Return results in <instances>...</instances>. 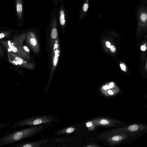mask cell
I'll return each mask as SVG.
<instances>
[{"mask_svg":"<svg viewBox=\"0 0 147 147\" xmlns=\"http://www.w3.org/2000/svg\"><path fill=\"white\" fill-rule=\"evenodd\" d=\"M24 50L26 52L28 55L30 54V50L26 46H23V47Z\"/></svg>","mask_w":147,"mask_h":147,"instance_id":"cell-16","label":"cell"},{"mask_svg":"<svg viewBox=\"0 0 147 147\" xmlns=\"http://www.w3.org/2000/svg\"><path fill=\"white\" fill-rule=\"evenodd\" d=\"M108 93L110 95H113V92L111 90H109L108 91Z\"/></svg>","mask_w":147,"mask_h":147,"instance_id":"cell-24","label":"cell"},{"mask_svg":"<svg viewBox=\"0 0 147 147\" xmlns=\"http://www.w3.org/2000/svg\"><path fill=\"white\" fill-rule=\"evenodd\" d=\"M87 2H85L82 6V9L84 13H86L88 8V5Z\"/></svg>","mask_w":147,"mask_h":147,"instance_id":"cell-12","label":"cell"},{"mask_svg":"<svg viewBox=\"0 0 147 147\" xmlns=\"http://www.w3.org/2000/svg\"><path fill=\"white\" fill-rule=\"evenodd\" d=\"M74 130V129L72 127H70L67 128L65 131L67 133L69 134L73 132Z\"/></svg>","mask_w":147,"mask_h":147,"instance_id":"cell-13","label":"cell"},{"mask_svg":"<svg viewBox=\"0 0 147 147\" xmlns=\"http://www.w3.org/2000/svg\"><path fill=\"white\" fill-rule=\"evenodd\" d=\"M120 67L121 69L124 71H126V67L123 64H120Z\"/></svg>","mask_w":147,"mask_h":147,"instance_id":"cell-19","label":"cell"},{"mask_svg":"<svg viewBox=\"0 0 147 147\" xmlns=\"http://www.w3.org/2000/svg\"><path fill=\"white\" fill-rule=\"evenodd\" d=\"M14 2L17 24L18 26L21 27L25 22L24 0H14Z\"/></svg>","mask_w":147,"mask_h":147,"instance_id":"cell-6","label":"cell"},{"mask_svg":"<svg viewBox=\"0 0 147 147\" xmlns=\"http://www.w3.org/2000/svg\"><path fill=\"white\" fill-rule=\"evenodd\" d=\"M147 30V8L142 6L139 9L138 13L137 30L141 34L142 30L146 31Z\"/></svg>","mask_w":147,"mask_h":147,"instance_id":"cell-7","label":"cell"},{"mask_svg":"<svg viewBox=\"0 0 147 147\" xmlns=\"http://www.w3.org/2000/svg\"><path fill=\"white\" fill-rule=\"evenodd\" d=\"M57 142L56 138L52 136L40 140L20 142L12 145L11 147H52L55 146Z\"/></svg>","mask_w":147,"mask_h":147,"instance_id":"cell-4","label":"cell"},{"mask_svg":"<svg viewBox=\"0 0 147 147\" xmlns=\"http://www.w3.org/2000/svg\"><path fill=\"white\" fill-rule=\"evenodd\" d=\"M109 123V122L107 120L105 119H102L100 122V124L102 125L108 124Z\"/></svg>","mask_w":147,"mask_h":147,"instance_id":"cell-14","label":"cell"},{"mask_svg":"<svg viewBox=\"0 0 147 147\" xmlns=\"http://www.w3.org/2000/svg\"><path fill=\"white\" fill-rule=\"evenodd\" d=\"M57 122V119L54 115H37L21 119L13 122L9 128L15 129L20 128L44 124H53Z\"/></svg>","mask_w":147,"mask_h":147,"instance_id":"cell-2","label":"cell"},{"mask_svg":"<svg viewBox=\"0 0 147 147\" xmlns=\"http://www.w3.org/2000/svg\"><path fill=\"white\" fill-rule=\"evenodd\" d=\"M7 54L9 60L12 64L30 69L35 68V65L34 63L28 62L12 52L7 51Z\"/></svg>","mask_w":147,"mask_h":147,"instance_id":"cell-5","label":"cell"},{"mask_svg":"<svg viewBox=\"0 0 147 147\" xmlns=\"http://www.w3.org/2000/svg\"><path fill=\"white\" fill-rule=\"evenodd\" d=\"M144 71L147 72V61L144 68Z\"/></svg>","mask_w":147,"mask_h":147,"instance_id":"cell-25","label":"cell"},{"mask_svg":"<svg viewBox=\"0 0 147 147\" xmlns=\"http://www.w3.org/2000/svg\"><path fill=\"white\" fill-rule=\"evenodd\" d=\"M92 121H89L86 123V125L87 127H90L92 125Z\"/></svg>","mask_w":147,"mask_h":147,"instance_id":"cell-20","label":"cell"},{"mask_svg":"<svg viewBox=\"0 0 147 147\" xmlns=\"http://www.w3.org/2000/svg\"><path fill=\"white\" fill-rule=\"evenodd\" d=\"M114 83L113 82L110 83L109 84V86L110 88H112L114 86Z\"/></svg>","mask_w":147,"mask_h":147,"instance_id":"cell-23","label":"cell"},{"mask_svg":"<svg viewBox=\"0 0 147 147\" xmlns=\"http://www.w3.org/2000/svg\"><path fill=\"white\" fill-rule=\"evenodd\" d=\"M53 124H47L7 131L0 138V146L12 145L41 133Z\"/></svg>","mask_w":147,"mask_h":147,"instance_id":"cell-1","label":"cell"},{"mask_svg":"<svg viewBox=\"0 0 147 147\" xmlns=\"http://www.w3.org/2000/svg\"><path fill=\"white\" fill-rule=\"evenodd\" d=\"M26 32L13 36L12 40H0L1 43L8 52H11L27 61H30L31 58L30 55L23 49V42L26 38Z\"/></svg>","mask_w":147,"mask_h":147,"instance_id":"cell-3","label":"cell"},{"mask_svg":"<svg viewBox=\"0 0 147 147\" xmlns=\"http://www.w3.org/2000/svg\"><path fill=\"white\" fill-rule=\"evenodd\" d=\"M26 43L33 51L36 53L39 52V45L35 34L32 31H29L26 36Z\"/></svg>","mask_w":147,"mask_h":147,"instance_id":"cell-8","label":"cell"},{"mask_svg":"<svg viewBox=\"0 0 147 147\" xmlns=\"http://www.w3.org/2000/svg\"><path fill=\"white\" fill-rule=\"evenodd\" d=\"M102 88L105 90H106L107 89H110V87L109 86L107 85H106L105 86H103L102 87Z\"/></svg>","mask_w":147,"mask_h":147,"instance_id":"cell-21","label":"cell"},{"mask_svg":"<svg viewBox=\"0 0 147 147\" xmlns=\"http://www.w3.org/2000/svg\"><path fill=\"white\" fill-rule=\"evenodd\" d=\"M147 48L146 44H144L142 45L140 47V49L141 51H145L146 50Z\"/></svg>","mask_w":147,"mask_h":147,"instance_id":"cell-17","label":"cell"},{"mask_svg":"<svg viewBox=\"0 0 147 147\" xmlns=\"http://www.w3.org/2000/svg\"><path fill=\"white\" fill-rule=\"evenodd\" d=\"M54 44L53 46V57L52 63V68L51 69V73L49 77V83L48 84H49L51 81V78L54 72V71L57 66L58 61V57L59 55V51L58 49V45L57 44V40H55L54 41Z\"/></svg>","mask_w":147,"mask_h":147,"instance_id":"cell-10","label":"cell"},{"mask_svg":"<svg viewBox=\"0 0 147 147\" xmlns=\"http://www.w3.org/2000/svg\"><path fill=\"white\" fill-rule=\"evenodd\" d=\"M106 47L108 48H110L111 46L110 43L108 41H107L106 42Z\"/></svg>","mask_w":147,"mask_h":147,"instance_id":"cell-22","label":"cell"},{"mask_svg":"<svg viewBox=\"0 0 147 147\" xmlns=\"http://www.w3.org/2000/svg\"><path fill=\"white\" fill-rule=\"evenodd\" d=\"M68 12L64 5L63 1L58 9V18L59 24L63 28L65 25L68 19Z\"/></svg>","mask_w":147,"mask_h":147,"instance_id":"cell-9","label":"cell"},{"mask_svg":"<svg viewBox=\"0 0 147 147\" xmlns=\"http://www.w3.org/2000/svg\"><path fill=\"white\" fill-rule=\"evenodd\" d=\"M66 0H53V2L54 4L58 6L59 3L60 2H63Z\"/></svg>","mask_w":147,"mask_h":147,"instance_id":"cell-15","label":"cell"},{"mask_svg":"<svg viewBox=\"0 0 147 147\" xmlns=\"http://www.w3.org/2000/svg\"><path fill=\"white\" fill-rule=\"evenodd\" d=\"M110 48L111 51L113 52H115L116 51V48L114 46H111Z\"/></svg>","mask_w":147,"mask_h":147,"instance_id":"cell-18","label":"cell"},{"mask_svg":"<svg viewBox=\"0 0 147 147\" xmlns=\"http://www.w3.org/2000/svg\"><path fill=\"white\" fill-rule=\"evenodd\" d=\"M11 33L10 31L5 30L1 32L0 34V39H1L4 37L9 36Z\"/></svg>","mask_w":147,"mask_h":147,"instance_id":"cell-11","label":"cell"}]
</instances>
